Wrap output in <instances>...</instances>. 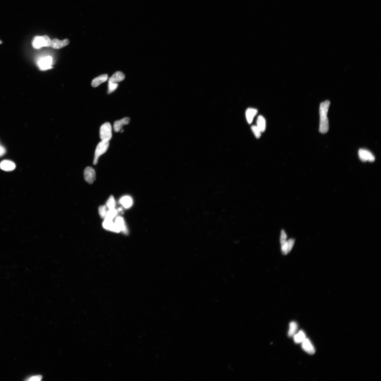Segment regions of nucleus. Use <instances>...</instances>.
<instances>
[{"mask_svg":"<svg viewBox=\"0 0 381 381\" xmlns=\"http://www.w3.org/2000/svg\"><path fill=\"white\" fill-rule=\"evenodd\" d=\"M330 104V102L328 100L321 103L320 104V119L319 131L322 134L326 133L329 129V121L327 117V114Z\"/></svg>","mask_w":381,"mask_h":381,"instance_id":"nucleus-1","label":"nucleus"},{"mask_svg":"<svg viewBox=\"0 0 381 381\" xmlns=\"http://www.w3.org/2000/svg\"><path fill=\"white\" fill-rule=\"evenodd\" d=\"M51 44V40L47 35L35 36L31 41L32 46L35 49H40L43 47H50Z\"/></svg>","mask_w":381,"mask_h":381,"instance_id":"nucleus-2","label":"nucleus"},{"mask_svg":"<svg viewBox=\"0 0 381 381\" xmlns=\"http://www.w3.org/2000/svg\"><path fill=\"white\" fill-rule=\"evenodd\" d=\"M110 142L109 141H102L98 144L95 150L93 161L94 165L97 164L98 159L101 156L104 154L108 151Z\"/></svg>","mask_w":381,"mask_h":381,"instance_id":"nucleus-3","label":"nucleus"},{"mask_svg":"<svg viewBox=\"0 0 381 381\" xmlns=\"http://www.w3.org/2000/svg\"><path fill=\"white\" fill-rule=\"evenodd\" d=\"M100 136L102 141H110L112 134V127L110 123L106 122L101 126L100 129Z\"/></svg>","mask_w":381,"mask_h":381,"instance_id":"nucleus-4","label":"nucleus"},{"mask_svg":"<svg viewBox=\"0 0 381 381\" xmlns=\"http://www.w3.org/2000/svg\"><path fill=\"white\" fill-rule=\"evenodd\" d=\"M84 176L85 180L87 183L93 184L96 179L95 171L91 167H88L84 170Z\"/></svg>","mask_w":381,"mask_h":381,"instance_id":"nucleus-5","label":"nucleus"},{"mask_svg":"<svg viewBox=\"0 0 381 381\" xmlns=\"http://www.w3.org/2000/svg\"><path fill=\"white\" fill-rule=\"evenodd\" d=\"M359 159L364 162L367 161L373 162L375 160V157L373 154L367 150L362 149H359Z\"/></svg>","mask_w":381,"mask_h":381,"instance_id":"nucleus-6","label":"nucleus"},{"mask_svg":"<svg viewBox=\"0 0 381 381\" xmlns=\"http://www.w3.org/2000/svg\"><path fill=\"white\" fill-rule=\"evenodd\" d=\"M52 59L50 56L44 57L40 60L38 62V66L41 70H45L52 68Z\"/></svg>","mask_w":381,"mask_h":381,"instance_id":"nucleus-7","label":"nucleus"},{"mask_svg":"<svg viewBox=\"0 0 381 381\" xmlns=\"http://www.w3.org/2000/svg\"><path fill=\"white\" fill-rule=\"evenodd\" d=\"M294 243L295 240L294 239H290L281 243L282 254L286 255L290 253L294 247Z\"/></svg>","mask_w":381,"mask_h":381,"instance_id":"nucleus-8","label":"nucleus"},{"mask_svg":"<svg viewBox=\"0 0 381 381\" xmlns=\"http://www.w3.org/2000/svg\"><path fill=\"white\" fill-rule=\"evenodd\" d=\"M69 40L67 38L62 40H59L57 38H54L51 40L50 47L53 49H60L67 46L69 44Z\"/></svg>","mask_w":381,"mask_h":381,"instance_id":"nucleus-9","label":"nucleus"},{"mask_svg":"<svg viewBox=\"0 0 381 381\" xmlns=\"http://www.w3.org/2000/svg\"><path fill=\"white\" fill-rule=\"evenodd\" d=\"M130 120L129 118L125 117L120 120L115 121L113 125L114 131L116 132H118L120 131L122 129L123 126L128 125L129 123Z\"/></svg>","mask_w":381,"mask_h":381,"instance_id":"nucleus-10","label":"nucleus"},{"mask_svg":"<svg viewBox=\"0 0 381 381\" xmlns=\"http://www.w3.org/2000/svg\"><path fill=\"white\" fill-rule=\"evenodd\" d=\"M302 347L308 354L312 355L315 352V350L314 346L310 342L309 339H306L302 342Z\"/></svg>","mask_w":381,"mask_h":381,"instance_id":"nucleus-11","label":"nucleus"},{"mask_svg":"<svg viewBox=\"0 0 381 381\" xmlns=\"http://www.w3.org/2000/svg\"><path fill=\"white\" fill-rule=\"evenodd\" d=\"M0 168L2 170L6 171H11L16 168L15 164L10 160L3 161L0 164Z\"/></svg>","mask_w":381,"mask_h":381,"instance_id":"nucleus-12","label":"nucleus"},{"mask_svg":"<svg viewBox=\"0 0 381 381\" xmlns=\"http://www.w3.org/2000/svg\"><path fill=\"white\" fill-rule=\"evenodd\" d=\"M108 75L105 74L101 75L94 79L91 83V86L93 87H97L102 83L105 82L108 80Z\"/></svg>","mask_w":381,"mask_h":381,"instance_id":"nucleus-13","label":"nucleus"},{"mask_svg":"<svg viewBox=\"0 0 381 381\" xmlns=\"http://www.w3.org/2000/svg\"><path fill=\"white\" fill-rule=\"evenodd\" d=\"M125 78V76L122 72L117 71L109 78L108 82L117 83L123 81Z\"/></svg>","mask_w":381,"mask_h":381,"instance_id":"nucleus-14","label":"nucleus"},{"mask_svg":"<svg viewBox=\"0 0 381 381\" xmlns=\"http://www.w3.org/2000/svg\"><path fill=\"white\" fill-rule=\"evenodd\" d=\"M115 223L120 229L121 232L125 234L128 232V228L125 224L124 220L122 217H119L116 218Z\"/></svg>","mask_w":381,"mask_h":381,"instance_id":"nucleus-15","label":"nucleus"},{"mask_svg":"<svg viewBox=\"0 0 381 381\" xmlns=\"http://www.w3.org/2000/svg\"><path fill=\"white\" fill-rule=\"evenodd\" d=\"M257 112V110L256 109L250 108L247 109L246 112V116L248 123L251 124L252 123L254 117Z\"/></svg>","mask_w":381,"mask_h":381,"instance_id":"nucleus-16","label":"nucleus"},{"mask_svg":"<svg viewBox=\"0 0 381 381\" xmlns=\"http://www.w3.org/2000/svg\"><path fill=\"white\" fill-rule=\"evenodd\" d=\"M119 202L126 209L129 208L133 204L132 199L128 196L123 197L120 200Z\"/></svg>","mask_w":381,"mask_h":381,"instance_id":"nucleus-17","label":"nucleus"},{"mask_svg":"<svg viewBox=\"0 0 381 381\" xmlns=\"http://www.w3.org/2000/svg\"><path fill=\"white\" fill-rule=\"evenodd\" d=\"M257 127L260 130L261 132L265 131L266 129V121L264 117L260 115L259 116L257 121Z\"/></svg>","mask_w":381,"mask_h":381,"instance_id":"nucleus-18","label":"nucleus"},{"mask_svg":"<svg viewBox=\"0 0 381 381\" xmlns=\"http://www.w3.org/2000/svg\"><path fill=\"white\" fill-rule=\"evenodd\" d=\"M294 336V342L297 344L302 343L306 338L305 333L303 331H299Z\"/></svg>","mask_w":381,"mask_h":381,"instance_id":"nucleus-19","label":"nucleus"},{"mask_svg":"<svg viewBox=\"0 0 381 381\" xmlns=\"http://www.w3.org/2000/svg\"><path fill=\"white\" fill-rule=\"evenodd\" d=\"M297 329V325L296 322H291L290 324V328L288 333L289 337L293 336L296 333Z\"/></svg>","mask_w":381,"mask_h":381,"instance_id":"nucleus-20","label":"nucleus"},{"mask_svg":"<svg viewBox=\"0 0 381 381\" xmlns=\"http://www.w3.org/2000/svg\"><path fill=\"white\" fill-rule=\"evenodd\" d=\"M114 224L113 220L105 219L103 222L102 226L105 230L111 231Z\"/></svg>","mask_w":381,"mask_h":381,"instance_id":"nucleus-21","label":"nucleus"},{"mask_svg":"<svg viewBox=\"0 0 381 381\" xmlns=\"http://www.w3.org/2000/svg\"><path fill=\"white\" fill-rule=\"evenodd\" d=\"M117 213L118 211L115 208L109 209L105 219L113 220L116 217Z\"/></svg>","mask_w":381,"mask_h":381,"instance_id":"nucleus-22","label":"nucleus"},{"mask_svg":"<svg viewBox=\"0 0 381 381\" xmlns=\"http://www.w3.org/2000/svg\"><path fill=\"white\" fill-rule=\"evenodd\" d=\"M108 209L106 205H101L98 208V213L102 219H104L105 218L108 211Z\"/></svg>","mask_w":381,"mask_h":381,"instance_id":"nucleus-23","label":"nucleus"},{"mask_svg":"<svg viewBox=\"0 0 381 381\" xmlns=\"http://www.w3.org/2000/svg\"><path fill=\"white\" fill-rule=\"evenodd\" d=\"M106 205L109 209L115 208L116 202L113 196H111L107 201Z\"/></svg>","mask_w":381,"mask_h":381,"instance_id":"nucleus-24","label":"nucleus"},{"mask_svg":"<svg viewBox=\"0 0 381 381\" xmlns=\"http://www.w3.org/2000/svg\"><path fill=\"white\" fill-rule=\"evenodd\" d=\"M118 86L117 83L108 82V94H110L116 90Z\"/></svg>","mask_w":381,"mask_h":381,"instance_id":"nucleus-25","label":"nucleus"},{"mask_svg":"<svg viewBox=\"0 0 381 381\" xmlns=\"http://www.w3.org/2000/svg\"><path fill=\"white\" fill-rule=\"evenodd\" d=\"M251 129L255 136L257 138H260L261 136V132L257 126H252L251 127Z\"/></svg>","mask_w":381,"mask_h":381,"instance_id":"nucleus-26","label":"nucleus"},{"mask_svg":"<svg viewBox=\"0 0 381 381\" xmlns=\"http://www.w3.org/2000/svg\"><path fill=\"white\" fill-rule=\"evenodd\" d=\"M42 376L40 375L32 376L28 379L26 380L30 381H40L42 380Z\"/></svg>","mask_w":381,"mask_h":381,"instance_id":"nucleus-27","label":"nucleus"},{"mask_svg":"<svg viewBox=\"0 0 381 381\" xmlns=\"http://www.w3.org/2000/svg\"><path fill=\"white\" fill-rule=\"evenodd\" d=\"M287 238V235L285 231L283 230H282L281 232V236H280V243H281L286 240Z\"/></svg>","mask_w":381,"mask_h":381,"instance_id":"nucleus-28","label":"nucleus"},{"mask_svg":"<svg viewBox=\"0 0 381 381\" xmlns=\"http://www.w3.org/2000/svg\"><path fill=\"white\" fill-rule=\"evenodd\" d=\"M5 149L3 146L0 145V157L3 156L5 153Z\"/></svg>","mask_w":381,"mask_h":381,"instance_id":"nucleus-29","label":"nucleus"},{"mask_svg":"<svg viewBox=\"0 0 381 381\" xmlns=\"http://www.w3.org/2000/svg\"><path fill=\"white\" fill-rule=\"evenodd\" d=\"M120 131V132H121V133H123V132H124V130H123V128H122V129H121V130Z\"/></svg>","mask_w":381,"mask_h":381,"instance_id":"nucleus-30","label":"nucleus"},{"mask_svg":"<svg viewBox=\"0 0 381 381\" xmlns=\"http://www.w3.org/2000/svg\"><path fill=\"white\" fill-rule=\"evenodd\" d=\"M2 43V42L1 41V40H0V44H1Z\"/></svg>","mask_w":381,"mask_h":381,"instance_id":"nucleus-31","label":"nucleus"}]
</instances>
